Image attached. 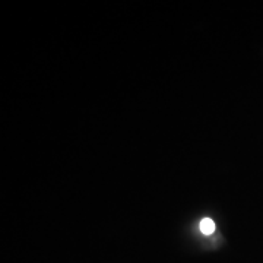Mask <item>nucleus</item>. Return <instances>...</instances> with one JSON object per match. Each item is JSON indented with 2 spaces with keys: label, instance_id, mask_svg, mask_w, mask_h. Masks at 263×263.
Instances as JSON below:
<instances>
[{
  "label": "nucleus",
  "instance_id": "1",
  "mask_svg": "<svg viewBox=\"0 0 263 263\" xmlns=\"http://www.w3.org/2000/svg\"><path fill=\"white\" fill-rule=\"evenodd\" d=\"M200 231L206 235L212 234V233L215 231V222H214L211 218H203V219L200 221Z\"/></svg>",
  "mask_w": 263,
  "mask_h": 263
}]
</instances>
